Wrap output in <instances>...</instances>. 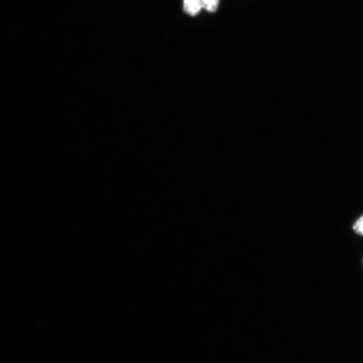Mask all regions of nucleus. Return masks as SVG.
<instances>
[{
	"label": "nucleus",
	"instance_id": "f257e3e1",
	"mask_svg": "<svg viewBox=\"0 0 363 363\" xmlns=\"http://www.w3.org/2000/svg\"><path fill=\"white\" fill-rule=\"evenodd\" d=\"M202 8V0H184V11L189 16H196Z\"/></svg>",
	"mask_w": 363,
	"mask_h": 363
},
{
	"label": "nucleus",
	"instance_id": "7ed1b4c3",
	"mask_svg": "<svg viewBox=\"0 0 363 363\" xmlns=\"http://www.w3.org/2000/svg\"><path fill=\"white\" fill-rule=\"evenodd\" d=\"M353 230L357 234L363 235V216L354 224Z\"/></svg>",
	"mask_w": 363,
	"mask_h": 363
},
{
	"label": "nucleus",
	"instance_id": "f03ea898",
	"mask_svg": "<svg viewBox=\"0 0 363 363\" xmlns=\"http://www.w3.org/2000/svg\"><path fill=\"white\" fill-rule=\"evenodd\" d=\"M203 8L208 12H216L219 6L220 0H202Z\"/></svg>",
	"mask_w": 363,
	"mask_h": 363
}]
</instances>
